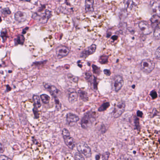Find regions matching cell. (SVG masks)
<instances>
[{
	"label": "cell",
	"mask_w": 160,
	"mask_h": 160,
	"mask_svg": "<svg viewBox=\"0 0 160 160\" xmlns=\"http://www.w3.org/2000/svg\"><path fill=\"white\" fill-rule=\"evenodd\" d=\"M52 16V12L48 10H46L44 13H35L32 16L34 19L38 20L41 23L45 24L47 23L48 20Z\"/></svg>",
	"instance_id": "cell-1"
},
{
	"label": "cell",
	"mask_w": 160,
	"mask_h": 160,
	"mask_svg": "<svg viewBox=\"0 0 160 160\" xmlns=\"http://www.w3.org/2000/svg\"><path fill=\"white\" fill-rule=\"evenodd\" d=\"M124 80L122 76L116 75L113 78L111 81V88L114 91L117 92L124 85Z\"/></svg>",
	"instance_id": "cell-2"
},
{
	"label": "cell",
	"mask_w": 160,
	"mask_h": 160,
	"mask_svg": "<svg viewBox=\"0 0 160 160\" xmlns=\"http://www.w3.org/2000/svg\"><path fill=\"white\" fill-rule=\"evenodd\" d=\"M77 149L79 153L89 158L91 155V150L87 144L84 141L79 142L76 146Z\"/></svg>",
	"instance_id": "cell-3"
},
{
	"label": "cell",
	"mask_w": 160,
	"mask_h": 160,
	"mask_svg": "<svg viewBox=\"0 0 160 160\" xmlns=\"http://www.w3.org/2000/svg\"><path fill=\"white\" fill-rule=\"evenodd\" d=\"M140 68L143 71L146 73H150L155 67V63L149 59H145L140 63Z\"/></svg>",
	"instance_id": "cell-4"
},
{
	"label": "cell",
	"mask_w": 160,
	"mask_h": 160,
	"mask_svg": "<svg viewBox=\"0 0 160 160\" xmlns=\"http://www.w3.org/2000/svg\"><path fill=\"white\" fill-rule=\"evenodd\" d=\"M125 102L123 101H120L115 107L112 112V115L114 118H118L122 115L125 110Z\"/></svg>",
	"instance_id": "cell-5"
},
{
	"label": "cell",
	"mask_w": 160,
	"mask_h": 160,
	"mask_svg": "<svg viewBox=\"0 0 160 160\" xmlns=\"http://www.w3.org/2000/svg\"><path fill=\"white\" fill-rule=\"evenodd\" d=\"M94 119L93 115L92 114V113L89 112V113H87L83 117L82 120L81 124H82V127L83 128L86 129L91 124V123L93 122Z\"/></svg>",
	"instance_id": "cell-6"
},
{
	"label": "cell",
	"mask_w": 160,
	"mask_h": 160,
	"mask_svg": "<svg viewBox=\"0 0 160 160\" xmlns=\"http://www.w3.org/2000/svg\"><path fill=\"white\" fill-rule=\"evenodd\" d=\"M69 53V49L65 46H60L56 49V55L58 59L66 57Z\"/></svg>",
	"instance_id": "cell-7"
},
{
	"label": "cell",
	"mask_w": 160,
	"mask_h": 160,
	"mask_svg": "<svg viewBox=\"0 0 160 160\" xmlns=\"http://www.w3.org/2000/svg\"><path fill=\"white\" fill-rule=\"evenodd\" d=\"M140 29L144 35H148L152 32L153 29L147 22L141 21L139 24Z\"/></svg>",
	"instance_id": "cell-8"
},
{
	"label": "cell",
	"mask_w": 160,
	"mask_h": 160,
	"mask_svg": "<svg viewBox=\"0 0 160 160\" xmlns=\"http://www.w3.org/2000/svg\"><path fill=\"white\" fill-rule=\"evenodd\" d=\"M97 49V46L95 44H93L91 46L83 50L81 54V57L83 58H86L91 55L93 54L95 52Z\"/></svg>",
	"instance_id": "cell-9"
},
{
	"label": "cell",
	"mask_w": 160,
	"mask_h": 160,
	"mask_svg": "<svg viewBox=\"0 0 160 160\" xmlns=\"http://www.w3.org/2000/svg\"><path fill=\"white\" fill-rule=\"evenodd\" d=\"M69 94V101L70 103H75L77 101L78 98V94L77 93L76 90L74 89H69L68 90Z\"/></svg>",
	"instance_id": "cell-10"
},
{
	"label": "cell",
	"mask_w": 160,
	"mask_h": 160,
	"mask_svg": "<svg viewBox=\"0 0 160 160\" xmlns=\"http://www.w3.org/2000/svg\"><path fill=\"white\" fill-rule=\"evenodd\" d=\"M151 5L155 15H160V1L151 2Z\"/></svg>",
	"instance_id": "cell-11"
},
{
	"label": "cell",
	"mask_w": 160,
	"mask_h": 160,
	"mask_svg": "<svg viewBox=\"0 0 160 160\" xmlns=\"http://www.w3.org/2000/svg\"><path fill=\"white\" fill-rule=\"evenodd\" d=\"M66 145L71 149H73L76 146V142L75 139L70 136L64 137Z\"/></svg>",
	"instance_id": "cell-12"
},
{
	"label": "cell",
	"mask_w": 160,
	"mask_h": 160,
	"mask_svg": "<svg viewBox=\"0 0 160 160\" xmlns=\"http://www.w3.org/2000/svg\"><path fill=\"white\" fill-rule=\"evenodd\" d=\"M44 86L47 90L50 92V93L54 97H55L56 95L59 93V90L54 86L48 84H44Z\"/></svg>",
	"instance_id": "cell-13"
},
{
	"label": "cell",
	"mask_w": 160,
	"mask_h": 160,
	"mask_svg": "<svg viewBox=\"0 0 160 160\" xmlns=\"http://www.w3.org/2000/svg\"><path fill=\"white\" fill-rule=\"evenodd\" d=\"M27 15L26 13L22 11H18L15 15V18L16 21L19 23L24 22L26 20Z\"/></svg>",
	"instance_id": "cell-14"
},
{
	"label": "cell",
	"mask_w": 160,
	"mask_h": 160,
	"mask_svg": "<svg viewBox=\"0 0 160 160\" xmlns=\"http://www.w3.org/2000/svg\"><path fill=\"white\" fill-rule=\"evenodd\" d=\"M79 120V118L77 116L73 113H69L67 115V121L69 123H76Z\"/></svg>",
	"instance_id": "cell-15"
},
{
	"label": "cell",
	"mask_w": 160,
	"mask_h": 160,
	"mask_svg": "<svg viewBox=\"0 0 160 160\" xmlns=\"http://www.w3.org/2000/svg\"><path fill=\"white\" fill-rule=\"evenodd\" d=\"M85 10L87 13H91L94 10V1L86 0L85 1Z\"/></svg>",
	"instance_id": "cell-16"
},
{
	"label": "cell",
	"mask_w": 160,
	"mask_h": 160,
	"mask_svg": "<svg viewBox=\"0 0 160 160\" xmlns=\"http://www.w3.org/2000/svg\"><path fill=\"white\" fill-rule=\"evenodd\" d=\"M151 24L153 26H157L160 24V17L157 15H154L150 19Z\"/></svg>",
	"instance_id": "cell-17"
},
{
	"label": "cell",
	"mask_w": 160,
	"mask_h": 160,
	"mask_svg": "<svg viewBox=\"0 0 160 160\" xmlns=\"http://www.w3.org/2000/svg\"><path fill=\"white\" fill-rule=\"evenodd\" d=\"M33 101L35 104V107L37 109L39 108L41 106V101L38 95H34L33 97Z\"/></svg>",
	"instance_id": "cell-18"
},
{
	"label": "cell",
	"mask_w": 160,
	"mask_h": 160,
	"mask_svg": "<svg viewBox=\"0 0 160 160\" xmlns=\"http://www.w3.org/2000/svg\"><path fill=\"white\" fill-rule=\"evenodd\" d=\"M78 94L79 95L81 99L84 101H86L88 100L87 93L85 91L81 90H79Z\"/></svg>",
	"instance_id": "cell-19"
},
{
	"label": "cell",
	"mask_w": 160,
	"mask_h": 160,
	"mask_svg": "<svg viewBox=\"0 0 160 160\" xmlns=\"http://www.w3.org/2000/svg\"><path fill=\"white\" fill-rule=\"evenodd\" d=\"M24 37L23 35H19L17 36V39H16V44H20V45H23L24 42Z\"/></svg>",
	"instance_id": "cell-20"
},
{
	"label": "cell",
	"mask_w": 160,
	"mask_h": 160,
	"mask_svg": "<svg viewBox=\"0 0 160 160\" xmlns=\"http://www.w3.org/2000/svg\"><path fill=\"white\" fill-rule=\"evenodd\" d=\"M42 101H43V103L45 104H47V103H49L50 101V98L48 95H47L46 94H43L40 96Z\"/></svg>",
	"instance_id": "cell-21"
},
{
	"label": "cell",
	"mask_w": 160,
	"mask_h": 160,
	"mask_svg": "<svg viewBox=\"0 0 160 160\" xmlns=\"http://www.w3.org/2000/svg\"><path fill=\"white\" fill-rule=\"evenodd\" d=\"M108 56L107 55H102L100 57L99 59V62L101 64H106L108 62Z\"/></svg>",
	"instance_id": "cell-22"
},
{
	"label": "cell",
	"mask_w": 160,
	"mask_h": 160,
	"mask_svg": "<svg viewBox=\"0 0 160 160\" xmlns=\"http://www.w3.org/2000/svg\"><path fill=\"white\" fill-rule=\"evenodd\" d=\"M110 105V103L109 102H106V103H103L99 109V111H100V112L105 111L109 107Z\"/></svg>",
	"instance_id": "cell-23"
},
{
	"label": "cell",
	"mask_w": 160,
	"mask_h": 160,
	"mask_svg": "<svg viewBox=\"0 0 160 160\" xmlns=\"http://www.w3.org/2000/svg\"><path fill=\"white\" fill-rule=\"evenodd\" d=\"M154 35L156 39L160 40V28H157L154 30Z\"/></svg>",
	"instance_id": "cell-24"
},
{
	"label": "cell",
	"mask_w": 160,
	"mask_h": 160,
	"mask_svg": "<svg viewBox=\"0 0 160 160\" xmlns=\"http://www.w3.org/2000/svg\"><path fill=\"white\" fill-rule=\"evenodd\" d=\"M1 12L2 15L4 16H8V15H10L11 14V11L8 8H6L2 9L1 10Z\"/></svg>",
	"instance_id": "cell-25"
},
{
	"label": "cell",
	"mask_w": 160,
	"mask_h": 160,
	"mask_svg": "<svg viewBox=\"0 0 160 160\" xmlns=\"http://www.w3.org/2000/svg\"><path fill=\"white\" fill-rule=\"evenodd\" d=\"M75 159L76 160H85L82 154L78 153H76L75 154Z\"/></svg>",
	"instance_id": "cell-26"
},
{
	"label": "cell",
	"mask_w": 160,
	"mask_h": 160,
	"mask_svg": "<svg viewBox=\"0 0 160 160\" xmlns=\"http://www.w3.org/2000/svg\"><path fill=\"white\" fill-rule=\"evenodd\" d=\"M92 68L94 73L97 74H99L100 73V68H99L98 66H95V65H92Z\"/></svg>",
	"instance_id": "cell-27"
},
{
	"label": "cell",
	"mask_w": 160,
	"mask_h": 160,
	"mask_svg": "<svg viewBox=\"0 0 160 160\" xmlns=\"http://www.w3.org/2000/svg\"><path fill=\"white\" fill-rule=\"evenodd\" d=\"M1 36L2 37L3 39V40L5 41V40L7 39V31L5 30H2L1 32Z\"/></svg>",
	"instance_id": "cell-28"
},
{
	"label": "cell",
	"mask_w": 160,
	"mask_h": 160,
	"mask_svg": "<svg viewBox=\"0 0 160 160\" xmlns=\"http://www.w3.org/2000/svg\"><path fill=\"white\" fill-rule=\"evenodd\" d=\"M62 135L64 138V137L70 136V134L69 132V131L67 129H64L62 130Z\"/></svg>",
	"instance_id": "cell-29"
},
{
	"label": "cell",
	"mask_w": 160,
	"mask_h": 160,
	"mask_svg": "<svg viewBox=\"0 0 160 160\" xmlns=\"http://www.w3.org/2000/svg\"><path fill=\"white\" fill-rule=\"evenodd\" d=\"M68 76L69 78L71 79L73 82H77L78 81V78L76 77H75V76H73V75H71V74L68 75Z\"/></svg>",
	"instance_id": "cell-30"
},
{
	"label": "cell",
	"mask_w": 160,
	"mask_h": 160,
	"mask_svg": "<svg viewBox=\"0 0 160 160\" xmlns=\"http://www.w3.org/2000/svg\"><path fill=\"white\" fill-rule=\"evenodd\" d=\"M150 94L152 99H155L157 97V93L155 90H153V91H151Z\"/></svg>",
	"instance_id": "cell-31"
},
{
	"label": "cell",
	"mask_w": 160,
	"mask_h": 160,
	"mask_svg": "<svg viewBox=\"0 0 160 160\" xmlns=\"http://www.w3.org/2000/svg\"><path fill=\"white\" fill-rule=\"evenodd\" d=\"M155 56H156V58L157 59L160 60V46L157 48L156 50V52H155Z\"/></svg>",
	"instance_id": "cell-32"
},
{
	"label": "cell",
	"mask_w": 160,
	"mask_h": 160,
	"mask_svg": "<svg viewBox=\"0 0 160 160\" xmlns=\"http://www.w3.org/2000/svg\"><path fill=\"white\" fill-rule=\"evenodd\" d=\"M0 160H12L9 157H7L5 155H1L0 156Z\"/></svg>",
	"instance_id": "cell-33"
},
{
	"label": "cell",
	"mask_w": 160,
	"mask_h": 160,
	"mask_svg": "<svg viewBox=\"0 0 160 160\" xmlns=\"http://www.w3.org/2000/svg\"><path fill=\"white\" fill-rule=\"evenodd\" d=\"M120 160H132V159L129 156H123L121 158Z\"/></svg>",
	"instance_id": "cell-34"
},
{
	"label": "cell",
	"mask_w": 160,
	"mask_h": 160,
	"mask_svg": "<svg viewBox=\"0 0 160 160\" xmlns=\"http://www.w3.org/2000/svg\"><path fill=\"white\" fill-rule=\"evenodd\" d=\"M33 112H34V115H35V117L36 118H38L39 117V113H38V109H37V108H34V109H33Z\"/></svg>",
	"instance_id": "cell-35"
},
{
	"label": "cell",
	"mask_w": 160,
	"mask_h": 160,
	"mask_svg": "<svg viewBox=\"0 0 160 160\" xmlns=\"http://www.w3.org/2000/svg\"><path fill=\"white\" fill-rule=\"evenodd\" d=\"M4 150H5V148H4V146L2 144L0 143V153H2L4 152Z\"/></svg>",
	"instance_id": "cell-36"
},
{
	"label": "cell",
	"mask_w": 160,
	"mask_h": 160,
	"mask_svg": "<svg viewBox=\"0 0 160 160\" xmlns=\"http://www.w3.org/2000/svg\"><path fill=\"white\" fill-rule=\"evenodd\" d=\"M110 153H106L105 154H103V158L105 159V160H108L109 157Z\"/></svg>",
	"instance_id": "cell-37"
},
{
	"label": "cell",
	"mask_w": 160,
	"mask_h": 160,
	"mask_svg": "<svg viewBox=\"0 0 160 160\" xmlns=\"http://www.w3.org/2000/svg\"><path fill=\"white\" fill-rule=\"evenodd\" d=\"M104 73H105V74L107 76H110V75L111 74V72H110V70H104Z\"/></svg>",
	"instance_id": "cell-38"
},
{
	"label": "cell",
	"mask_w": 160,
	"mask_h": 160,
	"mask_svg": "<svg viewBox=\"0 0 160 160\" xmlns=\"http://www.w3.org/2000/svg\"><path fill=\"white\" fill-rule=\"evenodd\" d=\"M137 116L139 117H141L142 116V112H141L140 111H138L137 112Z\"/></svg>",
	"instance_id": "cell-39"
},
{
	"label": "cell",
	"mask_w": 160,
	"mask_h": 160,
	"mask_svg": "<svg viewBox=\"0 0 160 160\" xmlns=\"http://www.w3.org/2000/svg\"><path fill=\"white\" fill-rule=\"evenodd\" d=\"M117 38H118L117 36V35H114V36L111 37V39L113 40H116L117 39Z\"/></svg>",
	"instance_id": "cell-40"
},
{
	"label": "cell",
	"mask_w": 160,
	"mask_h": 160,
	"mask_svg": "<svg viewBox=\"0 0 160 160\" xmlns=\"http://www.w3.org/2000/svg\"><path fill=\"white\" fill-rule=\"evenodd\" d=\"M27 29H28V27H27V28H25V29H24V30H23V34H24V33H25V32H26V31H27Z\"/></svg>",
	"instance_id": "cell-41"
},
{
	"label": "cell",
	"mask_w": 160,
	"mask_h": 160,
	"mask_svg": "<svg viewBox=\"0 0 160 160\" xmlns=\"http://www.w3.org/2000/svg\"><path fill=\"white\" fill-rule=\"evenodd\" d=\"M100 159V155H98L96 156V160H99Z\"/></svg>",
	"instance_id": "cell-42"
},
{
	"label": "cell",
	"mask_w": 160,
	"mask_h": 160,
	"mask_svg": "<svg viewBox=\"0 0 160 160\" xmlns=\"http://www.w3.org/2000/svg\"><path fill=\"white\" fill-rule=\"evenodd\" d=\"M159 96H160V90H159Z\"/></svg>",
	"instance_id": "cell-43"
},
{
	"label": "cell",
	"mask_w": 160,
	"mask_h": 160,
	"mask_svg": "<svg viewBox=\"0 0 160 160\" xmlns=\"http://www.w3.org/2000/svg\"><path fill=\"white\" fill-rule=\"evenodd\" d=\"M2 21V18L1 17H0V22H1Z\"/></svg>",
	"instance_id": "cell-44"
}]
</instances>
